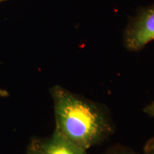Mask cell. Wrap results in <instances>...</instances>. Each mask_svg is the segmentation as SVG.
Returning <instances> with one entry per match:
<instances>
[{
    "label": "cell",
    "mask_w": 154,
    "mask_h": 154,
    "mask_svg": "<svg viewBox=\"0 0 154 154\" xmlns=\"http://www.w3.org/2000/svg\"><path fill=\"white\" fill-rule=\"evenodd\" d=\"M144 111H145L147 114H149L150 116L154 118V102L151 103V104H149V106H147L145 108V109H144Z\"/></svg>",
    "instance_id": "obj_4"
},
{
    "label": "cell",
    "mask_w": 154,
    "mask_h": 154,
    "mask_svg": "<svg viewBox=\"0 0 154 154\" xmlns=\"http://www.w3.org/2000/svg\"><path fill=\"white\" fill-rule=\"evenodd\" d=\"M154 40V5L146 7L129 22L124 32L127 49L137 51Z\"/></svg>",
    "instance_id": "obj_2"
},
{
    "label": "cell",
    "mask_w": 154,
    "mask_h": 154,
    "mask_svg": "<svg viewBox=\"0 0 154 154\" xmlns=\"http://www.w3.org/2000/svg\"><path fill=\"white\" fill-rule=\"evenodd\" d=\"M26 154H87L63 136L57 131L46 138H34L31 141Z\"/></svg>",
    "instance_id": "obj_3"
},
{
    "label": "cell",
    "mask_w": 154,
    "mask_h": 154,
    "mask_svg": "<svg viewBox=\"0 0 154 154\" xmlns=\"http://www.w3.org/2000/svg\"><path fill=\"white\" fill-rule=\"evenodd\" d=\"M151 154H154V150H153V151L151 152Z\"/></svg>",
    "instance_id": "obj_6"
},
{
    "label": "cell",
    "mask_w": 154,
    "mask_h": 154,
    "mask_svg": "<svg viewBox=\"0 0 154 154\" xmlns=\"http://www.w3.org/2000/svg\"><path fill=\"white\" fill-rule=\"evenodd\" d=\"M56 128L84 151L97 145L112 133L109 116L97 103L59 86L51 88Z\"/></svg>",
    "instance_id": "obj_1"
},
{
    "label": "cell",
    "mask_w": 154,
    "mask_h": 154,
    "mask_svg": "<svg viewBox=\"0 0 154 154\" xmlns=\"http://www.w3.org/2000/svg\"><path fill=\"white\" fill-rule=\"evenodd\" d=\"M3 1H5V0H0V2H3Z\"/></svg>",
    "instance_id": "obj_7"
},
{
    "label": "cell",
    "mask_w": 154,
    "mask_h": 154,
    "mask_svg": "<svg viewBox=\"0 0 154 154\" xmlns=\"http://www.w3.org/2000/svg\"><path fill=\"white\" fill-rule=\"evenodd\" d=\"M107 154H133L131 152L127 151L126 150L124 149H115L109 151Z\"/></svg>",
    "instance_id": "obj_5"
}]
</instances>
